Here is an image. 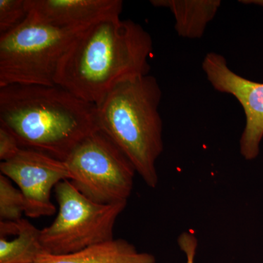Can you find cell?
Listing matches in <instances>:
<instances>
[{"label":"cell","instance_id":"cell-10","mask_svg":"<svg viewBox=\"0 0 263 263\" xmlns=\"http://www.w3.org/2000/svg\"><path fill=\"white\" fill-rule=\"evenodd\" d=\"M35 263H156V258L153 254L138 252L127 240L119 238L66 255L43 254Z\"/></svg>","mask_w":263,"mask_h":263},{"label":"cell","instance_id":"cell-7","mask_svg":"<svg viewBox=\"0 0 263 263\" xmlns=\"http://www.w3.org/2000/svg\"><path fill=\"white\" fill-rule=\"evenodd\" d=\"M1 174L14 181L23 193L25 214L30 218L53 215V188L70 176L65 162L32 149L21 148L10 160L0 163Z\"/></svg>","mask_w":263,"mask_h":263},{"label":"cell","instance_id":"cell-15","mask_svg":"<svg viewBox=\"0 0 263 263\" xmlns=\"http://www.w3.org/2000/svg\"><path fill=\"white\" fill-rule=\"evenodd\" d=\"M16 138L5 127L0 126V160L13 158L21 149Z\"/></svg>","mask_w":263,"mask_h":263},{"label":"cell","instance_id":"cell-3","mask_svg":"<svg viewBox=\"0 0 263 263\" xmlns=\"http://www.w3.org/2000/svg\"><path fill=\"white\" fill-rule=\"evenodd\" d=\"M162 95L156 78L139 76L118 84L96 106L99 130L122 151L152 189L158 184L156 163L164 149L159 112Z\"/></svg>","mask_w":263,"mask_h":263},{"label":"cell","instance_id":"cell-6","mask_svg":"<svg viewBox=\"0 0 263 263\" xmlns=\"http://www.w3.org/2000/svg\"><path fill=\"white\" fill-rule=\"evenodd\" d=\"M70 181L91 201L103 205L127 202L136 170L122 151L96 130L84 138L65 161Z\"/></svg>","mask_w":263,"mask_h":263},{"label":"cell","instance_id":"cell-2","mask_svg":"<svg viewBox=\"0 0 263 263\" xmlns=\"http://www.w3.org/2000/svg\"><path fill=\"white\" fill-rule=\"evenodd\" d=\"M96 105L59 85L0 87V126L19 146L65 162L84 138L98 130Z\"/></svg>","mask_w":263,"mask_h":263},{"label":"cell","instance_id":"cell-16","mask_svg":"<svg viewBox=\"0 0 263 263\" xmlns=\"http://www.w3.org/2000/svg\"><path fill=\"white\" fill-rule=\"evenodd\" d=\"M178 243L186 257V263H195L197 248L196 236L190 232H183L178 238Z\"/></svg>","mask_w":263,"mask_h":263},{"label":"cell","instance_id":"cell-12","mask_svg":"<svg viewBox=\"0 0 263 263\" xmlns=\"http://www.w3.org/2000/svg\"><path fill=\"white\" fill-rule=\"evenodd\" d=\"M16 235L12 240L0 238V263H35L46 253L41 243V230L27 219L15 221Z\"/></svg>","mask_w":263,"mask_h":263},{"label":"cell","instance_id":"cell-5","mask_svg":"<svg viewBox=\"0 0 263 263\" xmlns=\"http://www.w3.org/2000/svg\"><path fill=\"white\" fill-rule=\"evenodd\" d=\"M59 205L55 220L41 230L46 254L66 255L114 239L117 218L127 202L103 205L91 201L65 180L54 188Z\"/></svg>","mask_w":263,"mask_h":263},{"label":"cell","instance_id":"cell-4","mask_svg":"<svg viewBox=\"0 0 263 263\" xmlns=\"http://www.w3.org/2000/svg\"><path fill=\"white\" fill-rule=\"evenodd\" d=\"M84 28H60L27 17L0 35V87L56 85L60 62Z\"/></svg>","mask_w":263,"mask_h":263},{"label":"cell","instance_id":"cell-14","mask_svg":"<svg viewBox=\"0 0 263 263\" xmlns=\"http://www.w3.org/2000/svg\"><path fill=\"white\" fill-rule=\"evenodd\" d=\"M28 14L27 0H0V34L17 28Z\"/></svg>","mask_w":263,"mask_h":263},{"label":"cell","instance_id":"cell-8","mask_svg":"<svg viewBox=\"0 0 263 263\" xmlns=\"http://www.w3.org/2000/svg\"><path fill=\"white\" fill-rule=\"evenodd\" d=\"M202 69L212 87L234 97L242 106L246 124L240 139V152L246 160L257 158L263 138V84L235 73L226 57L210 52L204 57Z\"/></svg>","mask_w":263,"mask_h":263},{"label":"cell","instance_id":"cell-1","mask_svg":"<svg viewBox=\"0 0 263 263\" xmlns=\"http://www.w3.org/2000/svg\"><path fill=\"white\" fill-rule=\"evenodd\" d=\"M153 42L140 24L120 17L85 29L67 50L56 85L98 105L118 84L149 75Z\"/></svg>","mask_w":263,"mask_h":263},{"label":"cell","instance_id":"cell-11","mask_svg":"<svg viewBox=\"0 0 263 263\" xmlns=\"http://www.w3.org/2000/svg\"><path fill=\"white\" fill-rule=\"evenodd\" d=\"M157 8H167L175 19L178 35L200 39L220 8V0H152Z\"/></svg>","mask_w":263,"mask_h":263},{"label":"cell","instance_id":"cell-13","mask_svg":"<svg viewBox=\"0 0 263 263\" xmlns=\"http://www.w3.org/2000/svg\"><path fill=\"white\" fill-rule=\"evenodd\" d=\"M26 201L23 193L15 188L9 178L0 174V219L16 221L25 214Z\"/></svg>","mask_w":263,"mask_h":263},{"label":"cell","instance_id":"cell-17","mask_svg":"<svg viewBox=\"0 0 263 263\" xmlns=\"http://www.w3.org/2000/svg\"><path fill=\"white\" fill-rule=\"evenodd\" d=\"M239 2L243 3V4L256 5L263 7V0H245V1L243 0V1Z\"/></svg>","mask_w":263,"mask_h":263},{"label":"cell","instance_id":"cell-9","mask_svg":"<svg viewBox=\"0 0 263 263\" xmlns=\"http://www.w3.org/2000/svg\"><path fill=\"white\" fill-rule=\"evenodd\" d=\"M28 17L60 28H84L120 17L121 0H27Z\"/></svg>","mask_w":263,"mask_h":263}]
</instances>
